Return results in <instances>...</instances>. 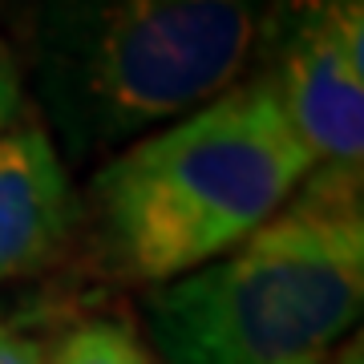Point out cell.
<instances>
[{"label": "cell", "instance_id": "obj_1", "mask_svg": "<svg viewBox=\"0 0 364 364\" xmlns=\"http://www.w3.org/2000/svg\"><path fill=\"white\" fill-rule=\"evenodd\" d=\"M272 0H25V93L69 162L109 158L251 73Z\"/></svg>", "mask_w": 364, "mask_h": 364}, {"label": "cell", "instance_id": "obj_2", "mask_svg": "<svg viewBox=\"0 0 364 364\" xmlns=\"http://www.w3.org/2000/svg\"><path fill=\"white\" fill-rule=\"evenodd\" d=\"M312 170L275 93L243 77L97 166L85 203L105 272L146 291L174 284L275 219Z\"/></svg>", "mask_w": 364, "mask_h": 364}, {"label": "cell", "instance_id": "obj_3", "mask_svg": "<svg viewBox=\"0 0 364 364\" xmlns=\"http://www.w3.org/2000/svg\"><path fill=\"white\" fill-rule=\"evenodd\" d=\"M360 178L308 174L223 259L142 299L158 364H336L364 308Z\"/></svg>", "mask_w": 364, "mask_h": 364}, {"label": "cell", "instance_id": "obj_4", "mask_svg": "<svg viewBox=\"0 0 364 364\" xmlns=\"http://www.w3.org/2000/svg\"><path fill=\"white\" fill-rule=\"evenodd\" d=\"M251 77L275 93L316 174L364 182V0H272Z\"/></svg>", "mask_w": 364, "mask_h": 364}, {"label": "cell", "instance_id": "obj_5", "mask_svg": "<svg viewBox=\"0 0 364 364\" xmlns=\"http://www.w3.org/2000/svg\"><path fill=\"white\" fill-rule=\"evenodd\" d=\"M77 223L65 158L33 114L0 134V287L61 251Z\"/></svg>", "mask_w": 364, "mask_h": 364}, {"label": "cell", "instance_id": "obj_6", "mask_svg": "<svg viewBox=\"0 0 364 364\" xmlns=\"http://www.w3.org/2000/svg\"><path fill=\"white\" fill-rule=\"evenodd\" d=\"M45 364H158V356L130 324L97 316L73 328Z\"/></svg>", "mask_w": 364, "mask_h": 364}, {"label": "cell", "instance_id": "obj_7", "mask_svg": "<svg viewBox=\"0 0 364 364\" xmlns=\"http://www.w3.org/2000/svg\"><path fill=\"white\" fill-rule=\"evenodd\" d=\"M28 93H25V73H21V57L9 41L0 37V134L13 130L16 122L28 114Z\"/></svg>", "mask_w": 364, "mask_h": 364}, {"label": "cell", "instance_id": "obj_8", "mask_svg": "<svg viewBox=\"0 0 364 364\" xmlns=\"http://www.w3.org/2000/svg\"><path fill=\"white\" fill-rule=\"evenodd\" d=\"M0 364H45V352L37 340L0 328Z\"/></svg>", "mask_w": 364, "mask_h": 364}]
</instances>
